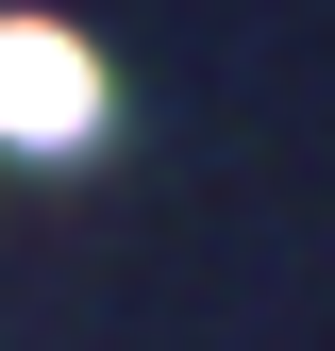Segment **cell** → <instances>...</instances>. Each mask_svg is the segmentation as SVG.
<instances>
[{"mask_svg": "<svg viewBox=\"0 0 335 351\" xmlns=\"http://www.w3.org/2000/svg\"><path fill=\"white\" fill-rule=\"evenodd\" d=\"M101 117H117V84L67 17H0V151L67 167V151H101Z\"/></svg>", "mask_w": 335, "mask_h": 351, "instance_id": "6da1fadb", "label": "cell"}]
</instances>
